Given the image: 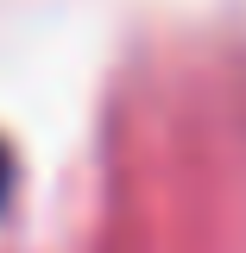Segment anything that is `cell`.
I'll return each instance as SVG.
<instances>
[{
  "mask_svg": "<svg viewBox=\"0 0 246 253\" xmlns=\"http://www.w3.org/2000/svg\"><path fill=\"white\" fill-rule=\"evenodd\" d=\"M0 196H6V152H0Z\"/></svg>",
  "mask_w": 246,
  "mask_h": 253,
  "instance_id": "1",
  "label": "cell"
}]
</instances>
